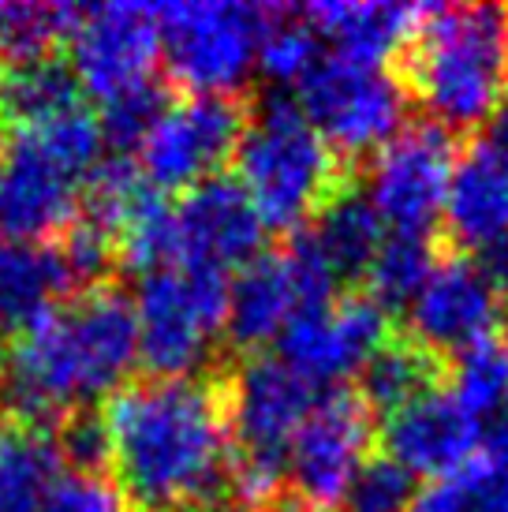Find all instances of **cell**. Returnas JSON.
<instances>
[{
  "label": "cell",
  "instance_id": "obj_17",
  "mask_svg": "<svg viewBox=\"0 0 508 512\" xmlns=\"http://www.w3.org/2000/svg\"><path fill=\"white\" fill-rule=\"evenodd\" d=\"M314 303L303 288L296 262L288 251H262L251 258L236 281H228V314L225 337L240 352H258L281 341L292 318L311 311Z\"/></svg>",
  "mask_w": 508,
  "mask_h": 512
},
{
  "label": "cell",
  "instance_id": "obj_25",
  "mask_svg": "<svg viewBox=\"0 0 508 512\" xmlns=\"http://www.w3.org/2000/svg\"><path fill=\"white\" fill-rule=\"evenodd\" d=\"M449 389L479 423L508 412V341L490 337L452 359Z\"/></svg>",
  "mask_w": 508,
  "mask_h": 512
},
{
  "label": "cell",
  "instance_id": "obj_28",
  "mask_svg": "<svg viewBox=\"0 0 508 512\" xmlns=\"http://www.w3.org/2000/svg\"><path fill=\"white\" fill-rule=\"evenodd\" d=\"M165 109H169V94H165V86H157L154 79L146 86L127 90L120 98L105 101V109H101V116H98L101 143L109 146V150H116V154L139 150Z\"/></svg>",
  "mask_w": 508,
  "mask_h": 512
},
{
  "label": "cell",
  "instance_id": "obj_4",
  "mask_svg": "<svg viewBox=\"0 0 508 512\" xmlns=\"http://www.w3.org/2000/svg\"><path fill=\"white\" fill-rule=\"evenodd\" d=\"M236 184L247 191L266 228H307L325 202L348 187V165L311 128L296 98L266 94L247 105L240 146H236Z\"/></svg>",
  "mask_w": 508,
  "mask_h": 512
},
{
  "label": "cell",
  "instance_id": "obj_2",
  "mask_svg": "<svg viewBox=\"0 0 508 512\" xmlns=\"http://www.w3.org/2000/svg\"><path fill=\"white\" fill-rule=\"evenodd\" d=\"M139 363L135 303L105 281L68 299L45 322L0 348L4 423L49 427L113 397Z\"/></svg>",
  "mask_w": 508,
  "mask_h": 512
},
{
  "label": "cell",
  "instance_id": "obj_30",
  "mask_svg": "<svg viewBox=\"0 0 508 512\" xmlns=\"http://www.w3.org/2000/svg\"><path fill=\"white\" fill-rule=\"evenodd\" d=\"M27 512H127V505L116 486L105 483V475H79L68 468L45 486Z\"/></svg>",
  "mask_w": 508,
  "mask_h": 512
},
{
  "label": "cell",
  "instance_id": "obj_15",
  "mask_svg": "<svg viewBox=\"0 0 508 512\" xmlns=\"http://www.w3.org/2000/svg\"><path fill=\"white\" fill-rule=\"evenodd\" d=\"M501 303L505 296L482 277L471 258H438L434 273L408 307V341L434 359L464 356L467 348L494 337Z\"/></svg>",
  "mask_w": 508,
  "mask_h": 512
},
{
  "label": "cell",
  "instance_id": "obj_31",
  "mask_svg": "<svg viewBox=\"0 0 508 512\" xmlns=\"http://www.w3.org/2000/svg\"><path fill=\"white\" fill-rule=\"evenodd\" d=\"M57 445L60 456L71 471L79 475H101L109 468V434H105V419L94 408L71 412L68 419L57 423Z\"/></svg>",
  "mask_w": 508,
  "mask_h": 512
},
{
  "label": "cell",
  "instance_id": "obj_22",
  "mask_svg": "<svg viewBox=\"0 0 508 512\" xmlns=\"http://www.w3.org/2000/svg\"><path fill=\"white\" fill-rule=\"evenodd\" d=\"M79 98L83 86L68 60L34 57L0 64V120H15L23 131L83 109Z\"/></svg>",
  "mask_w": 508,
  "mask_h": 512
},
{
  "label": "cell",
  "instance_id": "obj_21",
  "mask_svg": "<svg viewBox=\"0 0 508 512\" xmlns=\"http://www.w3.org/2000/svg\"><path fill=\"white\" fill-rule=\"evenodd\" d=\"M381 217L374 214L370 199L359 187H340L333 199L325 202L322 210L314 214V221L303 232L314 243V251L322 255V262L333 270L340 285L352 277H367L370 262L378 255L381 240Z\"/></svg>",
  "mask_w": 508,
  "mask_h": 512
},
{
  "label": "cell",
  "instance_id": "obj_27",
  "mask_svg": "<svg viewBox=\"0 0 508 512\" xmlns=\"http://www.w3.org/2000/svg\"><path fill=\"white\" fill-rule=\"evenodd\" d=\"M318 53V34L303 19L299 8H269L262 45H258V68L281 86H299L314 64Z\"/></svg>",
  "mask_w": 508,
  "mask_h": 512
},
{
  "label": "cell",
  "instance_id": "obj_34",
  "mask_svg": "<svg viewBox=\"0 0 508 512\" xmlns=\"http://www.w3.org/2000/svg\"><path fill=\"white\" fill-rule=\"evenodd\" d=\"M258 512H322V509L307 505V501L296 498V494H281V498H273L266 509H258Z\"/></svg>",
  "mask_w": 508,
  "mask_h": 512
},
{
  "label": "cell",
  "instance_id": "obj_10",
  "mask_svg": "<svg viewBox=\"0 0 508 512\" xmlns=\"http://www.w3.org/2000/svg\"><path fill=\"white\" fill-rule=\"evenodd\" d=\"M456 169V139L434 124H411L381 146L367 172V195L389 232L430 236L445 210Z\"/></svg>",
  "mask_w": 508,
  "mask_h": 512
},
{
  "label": "cell",
  "instance_id": "obj_36",
  "mask_svg": "<svg viewBox=\"0 0 508 512\" xmlns=\"http://www.w3.org/2000/svg\"><path fill=\"white\" fill-rule=\"evenodd\" d=\"M501 120H508V101H505V109H501Z\"/></svg>",
  "mask_w": 508,
  "mask_h": 512
},
{
  "label": "cell",
  "instance_id": "obj_5",
  "mask_svg": "<svg viewBox=\"0 0 508 512\" xmlns=\"http://www.w3.org/2000/svg\"><path fill=\"white\" fill-rule=\"evenodd\" d=\"M101 146L98 116L86 109L19 131L0 161V240L42 243L68 232Z\"/></svg>",
  "mask_w": 508,
  "mask_h": 512
},
{
  "label": "cell",
  "instance_id": "obj_29",
  "mask_svg": "<svg viewBox=\"0 0 508 512\" xmlns=\"http://www.w3.org/2000/svg\"><path fill=\"white\" fill-rule=\"evenodd\" d=\"M415 498H419L415 475L389 456H374L355 471L333 512H411Z\"/></svg>",
  "mask_w": 508,
  "mask_h": 512
},
{
  "label": "cell",
  "instance_id": "obj_8",
  "mask_svg": "<svg viewBox=\"0 0 508 512\" xmlns=\"http://www.w3.org/2000/svg\"><path fill=\"white\" fill-rule=\"evenodd\" d=\"M296 105L322 135L329 150L348 165V157L378 154L404 131L408 98L385 68L355 64L344 57H322L299 83Z\"/></svg>",
  "mask_w": 508,
  "mask_h": 512
},
{
  "label": "cell",
  "instance_id": "obj_1",
  "mask_svg": "<svg viewBox=\"0 0 508 512\" xmlns=\"http://www.w3.org/2000/svg\"><path fill=\"white\" fill-rule=\"evenodd\" d=\"M127 512H232L225 378H142L101 408Z\"/></svg>",
  "mask_w": 508,
  "mask_h": 512
},
{
  "label": "cell",
  "instance_id": "obj_35",
  "mask_svg": "<svg viewBox=\"0 0 508 512\" xmlns=\"http://www.w3.org/2000/svg\"><path fill=\"white\" fill-rule=\"evenodd\" d=\"M4 154H8V139H4V120H0V161H4Z\"/></svg>",
  "mask_w": 508,
  "mask_h": 512
},
{
  "label": "cell",
  "instance_id": "obj_32",
  "mask_svg": "<svg viewBox=\"0 0 508 512\" xmlns=\"http://www.w3.org/2000/svg\"><path fill=\"white\" fill-rule=\"evenodd\" d=\"M464 512H508V460L482 449L464 471L452 475Z\"/></svg>",
  "mask_w": 508,
  "mask_h": 512
},
{
  "label": "cell",
  "instance_id": "obj_12",
  "mask_svg": "<svg viewBox=\"0 0 508 512\" xmlns=\"http://www.w3.org/2000/svg\"><path fill=\"white\" fill-rule=\"evenodd\" d=\"M370 438H374V423H370L367 404L344 389L325 393L288 445L284 475L296 486V498L322 512L337 509L355 471L367 464Z\"/></svg>",
  "mask_w": 508,
  "mask_h": 512
},
{
  "label": "cell",
  "instance_id": "obj_26",
  "mask_svg": "<svg viewBox=\"0 0 508 512\" xmlns=\"http://www.w3.org/2000/svg\"><path fill=\"white\" fill-rule=\"evenodd\" d=\"M83 8L75 4H0V64L53 57V45L68 38Z\"/></svg>",
  "mask_w": 508,
  "mask_h": 512
},
{
  "label": "cell",
  "instance_id": "obj_3",
  "mask_svg": "<svg viewBox=\"0 0 508 512\" xmlns=\"http://www.w3.org/2000/svg\"><path fill=\"white\" fill-rule=\"evenodd\" d=\"M396 83L426 124L456 135L482 128L508 98V8L430 4L396 57Z\"/></svg>",
  "mask_w": 508,
  "mask_h": 512
},
{
  "label": "cell",
  "instance_id": "obj_11",
  "mask_svg": "<svg viewBox=\"0 0 508 512\" xmlns=\"http://www.w3.org/2000/svg\"><path fill=\"white\" fill-rule=\"evenodd\" d=\"M161 57L157 12L146 4L83 8L68 34V68L86 94L113 101L146 86Z\"/></svg>",
  "mask_w": 508,
  "mask_h": 512
},
{
  "label": "cell",
  "instance_id": "obj_19",
  "mask_svg": "<svg viewBox=\"0 0 508 512\" xmlns=\"http://www.w3.org/2000/svg\"><path fill=\"white\" fill-rule=\"evenodd\" d=\"M79 288L60 243L0 240V341L30 333Z\"/></svg>",
  "mask_w": 508,
  "mask_h": 512
},
{
  "label": "cell",
  "instance_id": "obj_7",
  "mask_svg": "<svg viewBox=\"0 0 508 512\" xmlns=\"http://www.w3.org/2000/svg\"><path fill=\"white\" fill-rule=\"evenodd\" d=\"M157 34L169 79L187 94H232L258 68L266 4L236 0H176L161 4Z\"/></svg>",
  "mask_w": 508,
  "mask_h": 512
},
{
  "label": "cell",
  "instance_id": "obj_33",
  "mask_svg": "<svg viewBox=\"0 0 508 512\" xmlns=\"http://www.w3.org/2000/svg\"><path fill=\"white\" fill-rule=\"evenodd\" d=\"M482 441H486V453H497L508 460V412L490 419V427L482 430Z\"/></svg>",
  "mask_w": 508,
  "mask_h": 512
},
{
  "label": "cell",
  "instance_id": "obj_6",
  "mask_svg": "<svg viewBox=\"0 0 508 512\" xmlns=\"http://www.w3.org/2000/svg\"><path fill=\"white\" fill-rule=\"evenodd\" d=\"M139 363L150 378H198L225 333L228 277L202 266L146 273L135 292Z\"/></svg>",
  "mask_w": 508,
  "mask_h": 512
},
{
  "label": "cell",
  "instance_id": "obj_14",
  "mask_svg": "<svg viewBox=\"0 0 508 512\" xmlns=\"http://www.w3.org/2000/svg\"><path fill=\"white\" fill-rule=\"evenodd\" d=\"M172 232H176V266L202 270H243L262 255L266 221L258 217L236 180L210 176L172 202Z\"/></svg>",
  "mask_w": 508,
  "mask_h": 512
},
{
  "label": "cell",
  "instance_id": "obj_20",
  "mask_svg": "<svg viewBox=\"0 0 508 512\" xmlns=\"http://www.w3.org/2000/svg\"><path fill=\"white\" fill-rule=\"evenodd\" d=\"M423 8L411 4H389V0H370V4H344V0H322L303 8V19L311 23L318 42H333L337 57L385 68L408 45L411 30L419 23Z\"/></svg>",
  "mask_w": 508,
  "mask_h": 512
},
{
  "label": "cell",
  "instance_id": "obj_16",
  "mask_svg": "<svg viewBox=\"0 0 508 512\" xmlns=\"http://www.w3.org/2000/svg\"><path fill=\"white\" fill-rule=\"evenodd\" d=\"M482 449V423L456 400L449 385L396 408L385 419V456L419 479H452Z\"/></svg>",
  "mask_w": 508,
  "mask_h": 512
},
{
  "label": "cell",
  "instance_id": "obj_9",
  "mask_svg": "<svg viewBox=\"0 0 508 512\" xmlns=\"http://www.w3.org/2000/svg\"><path fill=\"white\" fill-rule=\"evenodd\" d=\"M243 124L247 105L232 94H187L184 101H169V109L139 146L142 176L161 195L191 191L236 154Z\"/></svg>",
  "mask_w": 508,
  "mask_h": 512
},
{
  "label": "cell",
  "instance_id": "obj_24",
  "mask_svg": "<svg viewBox=\"0 0 508 512\" xmlns=\"http://www.w3.org/2000/svg\"><path fill=\"white\" fill-rule=\"evenodd\" d=\"M438 266V247L430 236L389 232L367 270V299L381 311H408L426 277Z\"/></svg>",
  "mask_w": 508,
  "mask_h": 512
},
{
  "label": "cell",
  "instance_id": "obj_18",
  "mask_svg": "<svg viewBox=\"0 0 508 512\" xmlns=\"http://www.w3.org/2000/svg\"><path fill=\"white\" fill-rule=\"evenodd\" d=\"M441 217L449 240L471 255L508 240V150L497 139H475L456 157Z\"/></svg>",
  "mask_w": 508,
  "mask_h": 512
},
{
  "label": "cell",
  "instance_id": "obj_13",
  "mask_svg": "<svg viewBox=\"0 0 508 512\" xmlns=\"http://www.w3.org/2000/svg\"><path fill=\"white\" fill-rule=\"evenodd\" d=\"M389 341V318L367 296H337L325 307H311L292 318L277 341V359L296 370L318 393L363 370L381 344Z\"/></svg>",
  "mask_w": 508,
  "mask_h": 512
},
{
  "label": "cell",
  "instance_id": "obj_23",
  "mask_svg": "<svg viewBox=\"0 0 508 512\" xmlns=\"http://www.w3.org/2000/svg\"><path fill=\"white\" fill-rule=\"evenodd\" d=\"M441 359H434L430 352H423L415 341H389L381 344L378 352L363 363V370L355 374L359 389L355 397L367 404L370 412L393 415L396 408L411 404L415 397H423L426 389L438 385Z\"/></svg>",
  "mask_w": 508,
  "mask_h": 512
}]
</instances>
